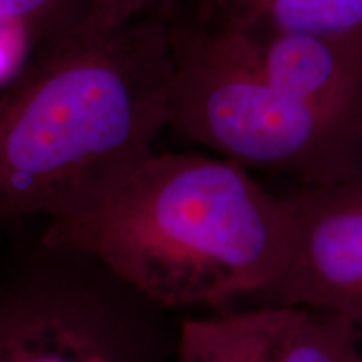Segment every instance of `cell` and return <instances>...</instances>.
<instances>
[{
  "label": "cell",
  "instance_id": "cell-1",
  "mask_svg": "<svg viewBox=\"0 0 362 362\" xmlns=\"http://www.w3.org/2000/svg\"><path fill=\"white\" fill-rule=\"evenodd\" d=\"M173 24L74 29L0 90V242L90 205L168 129Z\"/></svg>",
  "mask_w": 362,
  "mask_h": 362
},
{
  "label": "cell",
  "instance_id": "cell-2",
  "mask_svg": "<svg viewBox=\"0 0 362 362\" xmlns=\"http://www.w3.org/2000/svg\"><path fill=\"white\" fill-rule=\"evenodd\" d=\"M160 309L250 307L277 282L293 243L287 198L226 158L155 151L78 214L40 225Z\"/></svg>",
  "mask_w": 362,
  "mask_h": 362
},
{
  "label": "cell",
  "instance_id": "cell-3",
  "mask_svg": "<svg viewBox=\"0 0 362 362\" xmlns=\"http://www.w3.org/2000/svg\"><path fill=\"white\" fill-rule=\"evenodd\" d=\"M168 128L247 170L322 187L362 171V131L279 89L238 27L173 25Z\"/></svg>",
  "mask_w": 362,
  "mask_h": 362
},
{
  "label": "cell",
  "instance_id": "cell-4",
  "mask_svg": "<svg viewBox=\"0 0 362 362\" xmlns=\"http://www.w3.org/2000/svg\"><path fill=\"white\" fill-rule=\"evenodd\" d=\"M173 314L88 253L27 228L0 242V362H171Z\"/></svg>",
  "mask_w": 362,
  "mask_h": 362
},
{
  "label": "cell",
  "instance_id": "cell-5",
  "mask_svg": "<svg viewBox=\"0 0 362 362\" xmlns=\"http://www.w3.org/2000/svg\"><path fill=\"white\" fill-rule=\"evenodd\" d=\"M293 243L277 282L250 307L325 310L362 330V171L284 193Z\"/></svg>",
  "mask_w": 362,
  "mask_h": 362
},
{
  "label": "cell",
  "instance_id": "cell-6",
  "mask_svg": "<svg viewBox=\"0 0 362 362\" xmlns=\"http://www.w3.org/2000/svg\"><path fill=\"white\" fill-rule=\"evenodd\" d=\"M243 33L279 89L362 131V27L330 35Z\"/></svg>",
  "mask_w": 362,
  "mask_h": 362
},
{
  "label": "cell",
  "instance_id": "cell-7",
  "mask_svg": "<svg viewBox=\"0 0 362 362\" xmlns=\"http://www.w3.org/2000/svg\"><path fill=\"white\" fill-rule=\"evenodd\" d=\"M291 309L240 307L178 325L171 362H277Z\"/></svg>",
  "mask_w": 362,
  "mask_h": 362
},
{
  "label": "cell",
  "instance_id": "cell-8",
  "mask_svg": "<svg viewBox=\"0 0 362 362\" xmlns=\"http://www.w3.org/2000/svg\"><path fill=\"white\" fill-rule=\"evenodd\" d=\"M250 34L330 35L362 27V0H214L206 19Z\"/></svg>",
  "mask_w": 362,
  "mask_h": 362
},
{
  "label": "cell",
  "instance_id": "cell-9",
  "mask_svg": "<svg viewBox=\"0 0 362 362\" xmlns=\"http://www.w3.org/2000/svg\"><path fill=\"white\" fill-rule=\"evenodd\" d=\"M277 362H362V330L332 312L291 309Z\"/></svg>",
  "mask_w": 362,
  "mask_h": 362
},
{
  "label": "cell",
  "instance_id": "cell-10",
  "mask_svg": "<svg viewBox=\"0 0 362 362\" xmlns=\"http://www.w3.org/2000/svg\"><path fill=\"white\" fill-rule=\"evenodd\" d=\"M93 0H0V17L24 24L37 44L78 29Z\"/></svg>",
  "mask_w": 362,
  "mask_h": 362
},
{
  "label": "cell",
  "instance_id": "cell-11",
  "mask_svg": "<svg viewBox=\"0 0 362 362\" xmlns=\"http://www.w3.org/2000/svg\"><path fill=\"white\" fill-rule=\"evenodd\" d=\"M178 0H93L90 11L79 29L107 33L136 21L158 19L173 24Z\"/></svg>",
  "mask_w": 362,
  "mask_h": 362
},
{
  "label": "cell",
  "instance_id": "cell-12",
  "mask_svg": "<svg viewBox=\"0 0 362 362\" xmlns=\"http://www.w3.org/2000/svg\"><path fill=\"white\" fill-rule=\"evenodd\" d=\"M37 47L39 44L30 29L0 17V90L24 72Z\"/></svg>",
  "mask_w": 362,
  "mask_h": 362
},
{
  "label": "cell",
  "instance_id": "cell-13",
  "mask_svg": "<svg viewBox=\"0 0 362 362\" xmlns=\"http://www.w3.org/2000/svg\"><path fill=\"white\" fill-rule=\"evenodd\" d=\"M203 2V7H205V13H208V11H210V7H211V4H214V0H202Z\"/></svg>",
  "mask_w": 362,
  "mask_h": 362
}]
</instances>
